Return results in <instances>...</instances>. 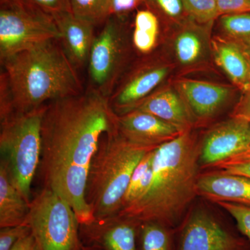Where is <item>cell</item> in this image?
Returning a JSON list of instances; mask_svg holds the SVG:
<instances>
[{"label": "cell", "mask_w": 250, "mask_h": 250, "mask_svg": "<svg viewBox=\"0 0 250 250\" xmlns=\"http://www.w3.org/2000/svg\"><path fill=\"white\" fill-rule=\"evenodd\" d=\"M118 129L108 99L92 88L47 104L39 174L44 188L70 205L82 226L95 221L85 197L90 164L102 139Z\"/></svg>", "instance_id": "obj_1"}, {"label": "cell", "mask_w": 250, "mask_h": 250, "mask_svg": "<svg viewBox=\"0 0 250 250\" xmlns=\"http://www.w3.org/2000/svg\"><path fill=\"white\" fill-rule=\"evenodd\" d=\"M200 154V142L192 131L156 148L147 191L117 215L140 224L177 223L197 195Z\"/></svg>", "instance_id": "obj_2"}, {"label": "cell", "mask_w": 250, "mask_h": 250, "mask_svg": "<svg viewBox=\"0 0 250 250\" xmlns=\"http://www.w3.org/2000/svg\"><path fill=\"white\" fill-rule=\"evenodd\" d=\"M0 63L12 94L16 113L83 92L78 70L67 57L60 40L47 41L25 49Z\"/></svg>", "instance_id": "obj_3"}, {"label": "cell", "mask_w": 250, "mask_h": 250, "mask_svg": "<svg viewBox=\"0 0 250 250\" xmlns=\"http://www.w3.org/2000/svg\"><path fill=\"white\" fill-rule=\"evenodd\" d=\"M156 148L129 142L118 129L104 136L90 164L85 192L95 220L118 214L135 168Z\"/></svg>", "instance_id": "obj_4"}, {"label": "cell", "mask_w": 250, "mask_h": 250, "mask_svg": "<svg viewBox=\"0 0 250 250\" xmlns=\"http://www.w3.org/2000/svg\"><path fill=\"white\" fill-rule=\"evenodd\" d=\"M47 105L0 121V150L11 180L31 202V184L40 166L41 127Z\"/></svg>", "instance_id": "obj_5"}, {"label": "cell", "mask_w": 250, "mask_h": 250, "mask_svg": "<svg viewBox=\"0 0 250 250\" xmlns=\"http://www.w3.org/2000/svg\"><path fill=\"white\" fill-rule=\"evenodd\" d=\"M40 250H81L79 220L70 205L43 188L31 200L25 223Z\"/></svg>", "instance_id": "obj_6"}, {"label": "cell", "mask_w": 250, "mask_h": 250, "mask_svg": "<svg viewBox=\"0 0 250 250\" xmlns=\"http://www.w3.org/2000/svg\"><path fill=\"white\" fill-rule=\"evenodd\" d=\"M0 5V62L47 41L60 40L54 18L25 0Z\"/></svg>", "instance_id": "obj_7"}, {"label": "cell", "mask_w": 250, "mask_h": 250, "mask_svg": "<svg viewBox=\"0 0 250 250\" xmlns=\"http://www.w3.org/2000/svg\"><path fill=\"white\" fill-rule=\"evenodd\" d=\"M125 18L112 16L95 36L88 59L90 87L109 98L124 73L127 58Z\"/></svg>", "instance_id": "obj_8"}, {"label": "cell", "mask_w": 250, "mask_h": 250, "mask_svg": "<svg viewBox=\"0 0 250 250\" xmlns=\"http://www.w3.org/2000/svg\"><path fill=\"white\" fill-rule=\"evenodd\" d=\"M250 157V122L231 116L210 128L200 142V167L215 168Z\"/></svg>", "instance_id": "obj_9"}, {"label": "cell", "mask_w": 250, "mask_h": 250, "mask_svg": "<svg viewBox=\"0 0 250 250\" xmlns=\"http://www.w3.org/2000/svg\"><path fill=\"white\" fill-rule=\"evenodd\" d=\"M170 67L158 62L140 64L123 75L108 98L110 106L118 116L132 110L147 98L166 80Z\"/></svg>", "instance_id": "obj_10"}, {"label": "cell", "mask_w": 250, "mask_h": 250, "mask_svg": "<svg viewBox=\"0 0 250 250\" xmlns=\"http://www.w3.org/2000/svg\"><path fill=\"white\" fill-rule=\"evenodd\" d=\"M243 241L229 232L209 212L199 208L188 215L179 250H243Z\"/></svg>", "instance_id": "obj_11"}, {"label": "cell", "mask_w": 250, "mask_h": 250, "mask_svg": "<svg viewBox=\"0 0 250 250\" xmlns=\"http://www.w3.org/2000/svg\"><path fill=\"white\" fill-rule=\"evenodd\" d=\"M175 88L195 123H203L216 116L233 95L229 85L190 79L177 80Z\"/></svg>", "instance_id": "obj_12"}, {"label": "cell", "mask_w": 250, "mask_h": 250, "mask_svg": "<svg viewBox=\"0 0 250 250\" xmlns=\"http://www.w3.org/2000/svg\"><path fill=\"white\" fill-rule=\"evenodd\" d=\"M118 128L121 136L129 142L149 147H160L183 134L173 125L139 110L118 116Z\"/></svg>", "instance_id": "obj_13"}, {"label": "cell", "mask_w": 250, "mask_h": 250, "mask_svg": "<svg viewBox=\"0 0 250 250\" xmlns=\"http://www.w3.org/2000/svg\"><path fill=\"white\" fill-rule=\"evenodd\" d=\"M197 193L215 204L225 202L250 207V178L217 170L200 173Z\"/></svg>", "instance_id": "obj_14"}, {"label": "cell", "mask_w": 250, "mask_h": 250, "mask_svg": "<svg viewBox=\"0 0 250 250\" xmlns=\"http://www.w3.org/2000/svg\"><path fill=\"white\" fill-rule=\"evenodd\" d=\"M60 32V42L70 62L77 70L88 65L95 40V26L79 19L69 11L53 16Z\"/></svg>", "instance_id": "obj_15"}, {"label": "cell", "mask_w": 250, "mask_h": 250, "mask_svg": "<svg viewBox=\"0 0 250 250\" xmlns=\"http://www.w3.org/2000/svg\"><path fill=\"white\" fill-rule=\"evenodd\" d=\"M132 110L154 115L183 133L192 131L195 123L180 94L176 88L170 87L156 90Z\"/></svg>", "instance_id": "obj_16"}, {"label": "cell", "mask_w": 250, "mask_h": 250, "mask_svg": "<svg viewBox=\"0 0 250 250\" xmlns=\"http://www.w3.org/2000/svg\"><path fill=\"white\" fill-rule=\"evenodd\" d=\"M210 49L215 63L242 91L250 84V60L245 47L225 36H215Z\"/></svg>", "instance_id": "obj_17"}, {"label": "cell", "mask_w": 250, "mask_h": 250, "mask_svg": "<svg viewBox=\"0 0 250 250\" xmlns=\"http://www.w3.org/2000/svg\"><path fill=\"white\" fill-rule=\"evenodd\" d=\"M212 24H199L188 17L174 42V54L181 65L194 66L204 60L207 49L205 37Z\"/></svg>", "instance_id": "obj_18"}, {"label": "cell", "mask_w": 250, "mask_h": 250, "mask_svg": "<svg viewBox=\"0 0 250 250\" xmlns=\"http://www.w3.org/2000/svg\"><path fill=\"white\" fill-rule=\"evenodd\" d=\"M30 203L13 184L9 169L2 159L0 164V228L25 223Z\"/></svg>", "instance_id": "obj_19"}, {"label": "cell", "mask_w": 250, "mask_h": 250, "mask_svg": "<svg viewBox=\"0 0 250 250\" xmlns=\"http://www.w3.org/2000/svg\"><path fill=\"white\" fill-rule=\"evenodd\" d=\"M140 223L131 219L116 216L95 220L92 225L98 241L106 250H136V228Z\"/></svg>", "instance_id": "obj_20"}, {"label": "cell", "mask_w": 250, "mask_h": 250, "mask_svg": "<svg viewBox=\"0 0 250 250\" xmlns=\"http://www.w3.org/2000/svg\"><path fill=\"white\" fill-rule=\"evenodd\" d=\"M159 20L151 9L138 10L135 16L131 43L136 52L147 55L155 48L159 36Z\"/></svg>", "instance_id": "obj_21"}, {"label": "cell", "mask_w": 250, "mask_h": 250, "mask_svg": "<svg viewBox=\"0 0 250 250\" xmlns=\"http://www.w3.org/2000/svg\"><path fill=\"white\" fill-rule=\"evenodd\" d=\"M155 149L143 156L135 168L123 197L122 209L144 195L150 186Z\"/></svg>", "instance_id": "obj_22"}, {"label": "cell", "mask_w": 250, "mask_h": 250, "mask_svg": "<svg viewBox=\"0 0 250 250\" xmlns=\"http://www.w3.org/2000/svg\"><path fill=\"white\" fill-rule=\"evenodd\" d=\"M220 27L225 34L247 49L250 47V12L226 14L219 17Z\"/></svg>", "instance_id": "obj_23"}, {"label": "cell", "mask_w": 250, "mask_h": 250, "mask_svg": "<svg viewBox=\"0 0 250 250\" xmlns=\"http://www.w3.org/2000/svg\"><path fill=\"white\" fill-rule=\"evenodd\" d=\"M69 11L75 17L96 26L109 18L107 0H68Z\"/></svg>", "instance_id": "obj_24"}, {"label": "cell", "mask_w": 250, "mask_h": 250, "mask_svg": "<svg viewBox=\"0 0 250 250\" xmlns=\"http://www.w3.org/2000/svg\"><path fill=\"white\" fill-rule=\"evenodd\" d=\"M142 250H170V234L166 227L154 222L141 224Z\"/></svg>", "instance_id": "obj_25"}, {"label": "cell", "mask_w": 250, "mask_h": 250, "mask_svg": "<svg viewBox=\"0 0 250 250\" xmlns=\"http://www.w3.org/2000/svg\"><path fill=\"white\" fill-rule=\"evenodd\" d=\"M187 16L202 24H213L219 18L216 0H183Z\"/></svg>", "instance_id": "obj_26"}, {"label": "cell", "mask_w": 250, "mask_h": 250, "mask_svg": "<svg viewBox=\"0 0 250 250\" xmlns=\"http://www.w3.org/2000/svg\"><path fill=\"white\" fill-rule=\"evenodd\" d=\"M149 9L169 19L180 20L186 13L183 0H148Z\"/></svg>", "instance_id": "obj_27"}, {"label": "cell", "mask_w": 250, "mask_h": 250, "mask_svg": "<svg viewBox=\"0 0 250 250\" xmlns=\"http://www.w3.org/2000/svg\"><path fill=\"white\" fill-rule=\"evenodd\" d=\"M216 205L232 216L240 231L250 240V207L225 202H217Z\"/></svg>", "instance_id": "obj_28"}, {"label": "cell", "mask_w": 250, "mask_h": 250, "mask_svg": "<svg viewBox=\"0 0 250 250\" xmlns=\"http://www.w3.org/2000/svg\"><path fill=\"white\" fill-rule=\"evenodd\" d=\"M31 233L26 223L17 226L6 227L0 229V250H11L23 237Z\"/></svg>", "instance_id": "obj_29"}, {"label": "cell", "mask_w": 250, "mask_h": 250, "mask_svg": "<svg viewBox=\"0 0 250 250\" xmlns=\"http://www.w3.org/2000/svg\"><path fill=\"white\" fill-rule=\"evenodd\" d=\"M16 113L12 94L6 77L2 70L0 72V121L6 119Z\"/></svg>", "instance_id": "obj_30"}, {"label": "cell", "mask_w": 250, "mask_h": 250, "mask_svg": "<svg viewBox=\"0 0 250 250\" xmlns=\"http://www.w3.org/2000/svg\"><path fill=\"white\" fill-rule=\"evenodd\" d=\"M148 0H107L109 18H125L131 11L137 9L143 3Z\"/></svg>", "instance_id": "obj_31"}, {"label": "cell", "mask_w": 250, "mask_h": 250, "mask_svg": "<svg viewBox=\"0 0 250 250\" xmlns=\"http://www.w3.org/2000/svg\"><path fill=\"white\" fill-rule=\"evenodd\" d=\"M29 4L50 15H55L69 11L68 0H25Z\"/></svg>", "instance_id": "obj_32"}, {"label": "cell", "mask_w": 250, "mask_h": 250, "mask_svg": "<svg viewBox=\"0 0 250 250\" xmlns=\"http://www.w3.org/2000/svg\"><path fill=\"white\" fill-rule=\"evenodd\" d=\"M216 2L220 16L250 12V0H216Z\"/></svg>", "instance_id": "obj_33"}, {"label": "cell", "mask_w": 250, "mask_h": 250, "mask_svg": "<svg viewBox=\"0 0 250 250\" xmlns=\"http://www.w3.org/2000/svg\"><path fill=\"white\" fill-rule=\"evenodd\" d=\"M214 169L226 173L238 174L250 178V157L222 164Z\"/></svg>", "instance_id": "obj_34"}, {"label": "cell", "mask_w": 250, "mask_h": 250, "mask_svg": "<svg viewBox=\"0 0 250 250\" xmlns=\"http://www.w3.org/2000/svg\"><path fill=\"white\" fill-rule=\"evenodd\" d=\"M250 114V84L243 90L239 101L237 103L231 116L246 118Z\"/></svg>", "instance_id": "obj_35"}, {"label": "cell", "mask_w": 250, "mask_h": 250, "mask_svg": "<svg viewBox=\"0 0 250 250\" xmlns=\"http://www.w3.org/2000/svg\"><path fill=\"white\" fill-rule=\"evenodd\" d=\"M11 250H40L31 233L23 237Z\"/></svg>", "instance_id": "obj_36"}, {"label": "cell", "mask_w": 250, "mask_h": 250, "mask_svg": "<svg viewBox=\"0 0 250 250\" xmlns=\"http://www.w3.org/2000/svg\"><path fill=\"white\" fill-rule=\"evenodd\" d=\"M19 1V0H0V4L1 3L9 2V1Z\"/></svg>", "instance_id": "obj_37"}, {"label": "cell", "mask_w": 250, "mask_h": 250, "mask_svg": "<svg viewBox=\"0 0 250 250\" xmlns=\"http://www.w3.org/2000/svg\"><path fill=\"white\" fill-rule=\"evenodd\" d=\"M247 52H248V56H249V58L250 60V48L246 49Z\"/></svg>", "instance_id": "obj_38"}, {"label": "cell", "mask_w": 250, "mask_h": 250, "mask_svg": "<svg viewBox=\"0 0 250 250\" xmlns=\"http://www.w3.org/2000/svg\"><path fill=\"white\" fill-rule=\"evenodd\" d=\"M245 118H246V119L248 120V121H249L250 122V114L248 115V116Z\"/></svg>", "instance_id": "obj_39"}]
</instances>
